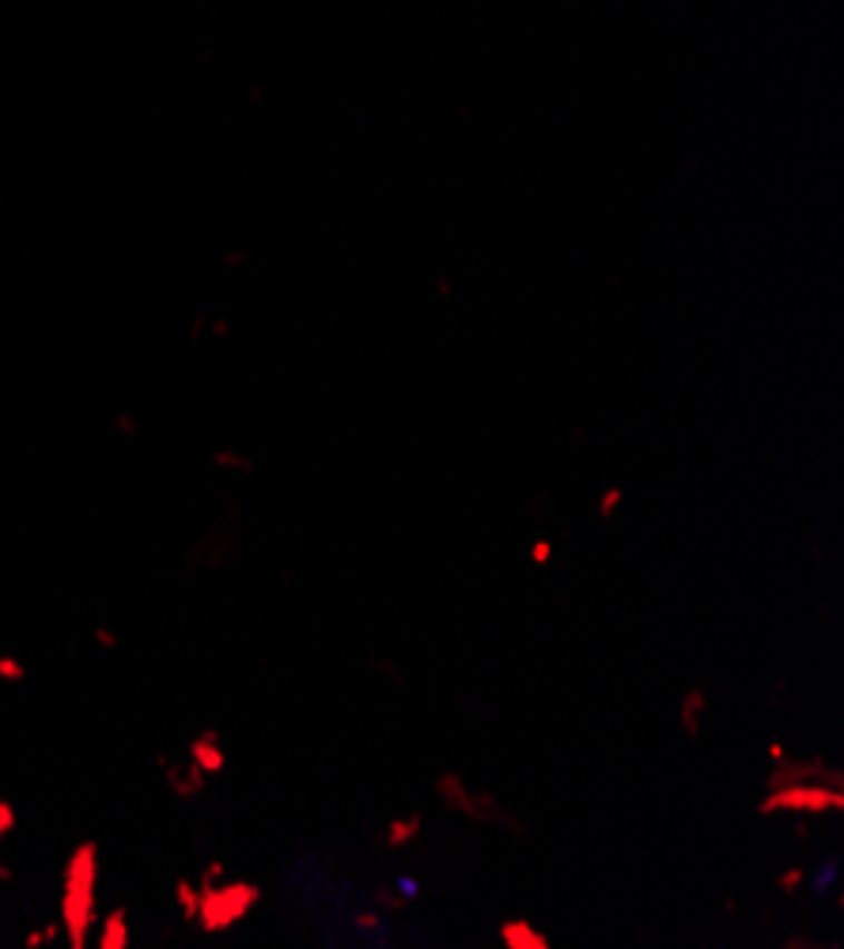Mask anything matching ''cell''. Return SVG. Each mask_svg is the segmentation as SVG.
<instances>
[{"label":"cell","instance_id":"13","mask_svg":"<svg viewBox=\"0 0 844 949\" xmlns=\"http://www.w3.org/2000/svg\"><path fill=\"white\" fill-rule=\"evenodd\" d=\"M175 904H178V912H183L186 923H194L197 908H202V889H197L194 878H178L175 881Z\"/></svg>","mask_w":844,"mask_h":949},{"label":"cell","instance_id":"14","mask_svg":"<svg viewBox=\"0 0 844 949\" xmlns=\"http://www.w3.org/2000/svg\"><path fill=\"white\" fill-rule=\"evenodd\" d=\"M372 900H375V912H405V908H410V897H405L394 881H379L372 889Z\"/></svg>","mask_w":844,"mask_h":949},{"label":"cell","instance_id":"17","mask_svg":"<svg viewBox=\"0 0 844 949\" xmlns=\"http://www.w3.org/2000/svg\"><path fill=\"white\" fill-rule=\"evenodd\" d=\"M621 503H625V488H618V484H610V488H606L602 496H599V507H595V511H599V518L610 522V518L621 511Z\"/></svg>","mask_w":844,"mask_h":949},{"label":"cell","instance_id":"19","mask_svg":"<svg viewBox=\"0 0 844 949\" xmlns=\"http://www.w3.org/2000/svg\"><path fill=\"white\" fill-rule=\"evenodd\" d=\"M224 878H227V867L220 859H216V862H208V867H205V874H202V881H197V889H208V886H216V881H224Z\"/></svg>","mask_w":844,"mask_h":949},{"label":"cell","instance_id":"6","mask_svg":"<svg viewBox=\"0 0 844 949\" xmlns=\"http://www.w3.org/2000/svg\"><path fill=\"white\" fill-rule=\"evenodd\" d=\"M432 791H435V799L443 802V810L454 813V818H467V821H470V799H473V787L467 783V775H462L459 768H448V772L435 775Z\"/></svg>","mask_w":844,"mask_h":949},{"label":"cell","instance_id":"10","mask_svg":"<svg viewBox=\"0 0 844 949\" xmlns=\"http://www.w3.org/2000/svg\"><path fill=\"white\" fill-rule=\"evenodd\" d=\"M421 832H424V818L416 810L413 813H394V818L386 821L383 843H386V851H402V848H410V843L421 840Z\"/></svg>","mask_w":844,"mask_h":949},{"label":"cell","instance_id":"26","mask_svg":"<svg viewBox=\"0 0 844 949\" xmlns=\"http://www.w3.org/2000/svg\"><path fill=\"white\" fill-rule=\"evenodd\" d=\"M765 757H769V761L776 764V761H784V757H788V753H784V745H776V742H773L769 749H765Z\"/></svg>","mask_w":844,"mask_h":949},{"label":"cell","instance_id":"22","mask_svg":"<svg viewBox=\"0 0 844 949\" xmlns=\"http://www.w3.org/2000/svg\"><path fill=\"white\" fill-rule=\"evenodd\" d=\"M530 560H534L538 567L542 564H549V560H553V541H534V545H530Z\"/></svg>","mask_w":844,"mask_h":949},{"label":"cell","instance_id":"7","mask_svg":"<svg viewBox=\"0 0 844 949\" xmlns=\"http://www.w3.org/2000/svg\"><path fill=\"white\" fill-rule=\"evenodd\" d=\"M705 715H708V689L705 685H689L678 700V726L686 734V742H697L700 730H705Z\"/></svg>","mask_w":844,"mask_h":949},{"label":"cell","instance_id":"16","mask_svg":"<svg viewBox=\"0 0 844 949\" xmlns=\"http://www.w3.org/2000/svg\"><path fill=\"white\" fill-rule=\"evenodd\" d=\"M803 881H807V870L788 867V870H781V874H776V889H781L784 897H795L803 889Z\"/></svg>","mask_w":844,"mask_h":949},{"label":"cell","instance_id":"3","mask_svg":"<svg viewBox=\"0 0 844 949\" xmlns=\"http://www.w3.org/2000/svg\"><path fill=\"white\" fill-rule=\"evenodd\" d=\"M762 818H776V813H799V818H818V813H844V791L830 783H788L765 791L757 802Z\"/></svg>","mask_w":844,"mask_h":949},{"label":"cell","instance_id":"27","mask_svg":"<svg viewBox=\"0 0 844 949\" xmlns=\"http://www.w3.org/2000/svg\"><path fill=\"white\" fill-rule=\"evenodd\" d=\"M99 643H102V648H114V643H118V640H114V632H110V629H99Z\"/></svg>","mask_w":844,"mask_h":949},{"label":"cell","instance_id":"21","mask_svg":"<svg viewBox=\"0 0 844 949\" xmlns=\"http://www.w3.org/2000/svg\"><path fill=\"white\" fill-rule=\"evenodd\" d=\"M0 678H4V681H23L27 678L23 662H19V659H0Z\"/></svg>","mask_w":844,"mask_h":949},{"label":"cell","instance_id":"1","mask_svg":"<svg viewBox=\"0 0 844 949\" xmlns=\"http://www.w3.org/2000/svg\"><path fill=\"white\" fill-rule=\"evenodd\" d=\"M99 923V843L80 840L61 870V935L72 949H84Z\"/></svg>","mask_w":844,"mask_h":949},{"label":"cell","instance_id":"18","mask_svg":"<svg viewBox=\"0 0 844 949\" xmlns=\"http://www.w3.org/2000/svg\"><path fill=\"white\" fill-rule=\"evenodd\" d=\"M16 805L8 802V799H0V840H8L16 832Z\"/></svg>","mask_w":844,"mask_h":949},{"label":"cell","instance_id":"9","mask_svg":"<svg viewBox=\"0 0 844 949\" xmlns=\"http://www.w3.org/2000/svg\"><path fill=\"white\" fill-rule=\"evenodd\" d=\"M189 761L202 768L205 775H220L227 757H224V745H220V730H202V734L189 742Z\"/></svg>","mask_w":844,"mask_h":949},{"label":"cell","instance_id":"8","mask_svg":"<svg viewBox=\"0 0 844 949\" xmlns=\"http://www.w3.org/2000/svg\"><path fill=\"white\" fill-rule=\"evenodd\" d=\"M500 942H504V949H549L553 942H549L546 931H538L534 923H530L527 916H511L500 923Z\"/></svg>","mask_w":844,"mask_h":949},{"label":"cell","instance_id":"25","mask_svg":"<svg viewBox=\"0 0 844 949\" xmlns=\"http://www.w3.org/2000/svg\"><path fill=\"white\" fill-rule=\"evenodd\" d=\"M394 886L402 889L405 897H416V881L410 878V874H402V878H394Z\"/></svg>","mask_w":844,"mask_h":949},{"label":"cell","instance_id":"23","mask_svg":"<svg viewBox=\"0 0 844 949\" xmlns=\"http://www.w3.org/2000/svg\"><path fill=\"white\" fill-rule=\"evenodd\" d=\"M356 927H360V931H383V919H379L375 912H360Z\"/></svg>","mask_w":844,"mask_h":949},{"label":"cell","instance_id":"2","mask_svg":"<svg viewBox=\"0 0 844 949\" xmlns=\"http://www.w3.org/2000/svg\"><path fill=\"white\" fill-rule=\"evenodd\" d=\"M262 886L258 881H243V878H232V881H216V886L202 889V908H197V919L194 923L202 927L205 935H220V931H232L235 923H243L254 908L262 904Z\"/></svg>","mask_w":844,"mask_h":949},{"label":"cell","instance_id":"24","mask_svg":"<svg viewBox=\"0 0 844 949\" xmlns=\"http://www.w3.org/2000/svg\"><path fill=\"white\" fill-rule=\"evenodd\" d=\"M784 946H788V949H818L822 942H814L811 935H799V931H795V935H788V942H784Z\"/></svg>","mask_w":844,"mask_h":949},{"label":"cell","instance_id":"4","mask_svg":"<svg viewBox=\"0 0 844 949\" xmlns=\"http://www.w3.org/2000/svg\"><path fill=\"white\" fill-rule=\"evenodd\" d=\"M788 783H830L844 791V772L837 764H830L826 757H784V761L773 764V772L765 775V791H776V787Z\"/></svg>","mask_w":844,"mask_h":949},{"label":"cell","instance_id":"12","mask_svg":"<svg viewBox=\"0 0 844 949\" xmlns=\"http://www.w3.org/2000/svg\"><path fill=\"white\" fill-rule=\"evenodd\" d=\"M167 783L175 787L178 799H197L205 787V772L194 761H183L178 768H167Z\"/></svg>","mask_w":844,"mask_h":949},{"label":"cell","instance_id":"15","mask_svg":"<svg viewBox=\"0 0 844 949\" xmlns=\"http://www.w3.org/2000/svg\"><path fill=\"white\" fill-rule=\"evenodd\" d=\"M837 874H841V859L833 856V859H826V867L814 870V878H811V893H814V897H826L830 889H833V881H837Z\"/></svg>","mask_w":844,"mask_h":949},{"label":"cell","instance_id":"5","mask_svg":"<svg viewBox=\"0 0 844 949\" xmlns=\"http://www.w3.org/2000/svg\"><path fill=\"white\" fill-rule=\"evenodd\" d=\"M470 824H497V829H504L508 837L516 840H530V829L523 818H516V813L508 810L504 802H500L497 791H485V787H478L470 799Z\"/></svg>","mask_w":844,"mask_h":949},{"label":"cell","instance_id":"20","mask_svg":"<svg viewBox=\"0 0 844 949\" xmlns=\"http://www.w3.org/2000/svg\"><path fill=\"white\" fill-rule=\"evenodd\" d=\"M53 938H61V923H53V927H42V931H31L27 935V946H46V942H53Z\"/></svg>","mask_w":844,"mask_h":949},{"label":"cell","instance_id":"11","mask_svg":"<svg viewBox=\"0 0 844 949\" xmlns=\"http://www.w3.org/2000/svg\"><path fill=\"white\" fill-rule=\"evenodd\" d=\"M129 912L126 908H110L107 916L99 919V935H95V946L99 949H126L129 946Z\"/></svg>","mask_w":844,"mask_h":949}]
</instances>
